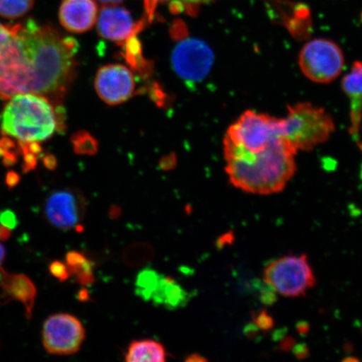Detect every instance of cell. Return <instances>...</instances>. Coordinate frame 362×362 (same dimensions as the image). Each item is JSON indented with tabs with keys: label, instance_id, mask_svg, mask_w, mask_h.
<instances>
[{
	"label": "cell",
	"instance_id": "obj_1",
	"mask_svg": "<svg viewBox=\"0 0 362 362\" xmlns=\"http://www.w3.org/2000/svg\"><path fill=\"white\" fill-rule=\"evenodd\" d=\"M78 45L55 27L34 20L12 25V35L0 49V99L34 93L60 103L76 70Z\"/></svg>",
	"mask_w": 362,
	"mask_h": 362
},
{
	"label": "cell",
	"instance_id": "obj_2",
	"mask_svg": "<svg viewBox=\"0 0 362 362\" xmlns=\"http://www.w3.org/2000/svg\"><path fill=\"white\" fill-rule=\"evenodd\" d=\"M297 153L285 136L257 153H249L224 139L226 171L230 183L251 194L282 192L296 174Z\"/></svg>",
	"mask_w": 362,
	"mask_h": 362
},
{
	"label": "cell",
	"instance_id": "obj_3",
	"mask_svg": "<svg viewBox=\"0 0 362 362\" xmlns=\"http://www.w3.org/2000/svg\"><path fill=\"white\" fill-rule=\"evenodd\" d=\"M60 113L48 98L34 93L15 95L4 106L0 128L19 144H35L52 137L61 128Z\"/></svg>",
	"mask_w": 362,
	"mask_h": 362
},
{
	"label": "cell",
	"instance_id": "obj_4",
	"mask_svg": "<svg viewBox=\"0 0 362 362\" xmlns=\"http://www.w3.org/2000/svg\"><path fill=\"white\" fill-rule=\"evenodd\" d=\"M284 121L285 137L297 151H312L327 142L336 129L332 117L310 103L289 105Z\"/></svg>",
	"mask_w": 362,
	"mask_h": 362
},
{
	"label": "cell",
	"instance_id": "obj_5",
	"mask_svg": "<svg viewBox=\"0 0 362 362\" xmlns=\"http://www.w3.org/2000/svg\"><path fill=\"white\" fill-rule=\"evenodd\" d=\"M285 136L284 119L247 110L230 126L226 137L249 153L264 151L274 140Z\"/></svg>",
	"mask_w": 362,
	"mask_h": 362
},
{
	"label": "cell",
	"instance_id": "obj_6",
	"mask_svg": "<svg viewBox=\"0 0 362 362\" xmlns=\"http://www.w3.org/2000/svg\"><path fill=\"white\" fill-rule=\"evenodd\" d=\"M264 282L280 296L297 298L305 296L315 284V278L307 257L286 255L266 267Z\"/></svg>",
	"mask_w": 362,
	"mask_h": 362
},
{
	"label": "cell",
	"instance_id": "obj_7",
	"mask_svg": "<svg viewBox=\"0 0 362 362\" xmlns=\"http://www.w3.org/2000/svg\"><path fill=\"white\" fill-rule=\"evenodd\" d=\"M298 65L307 78L317 83L328 84L341 75L345 57L341 47L332 40L315 39L302 48Z\"/></svg>",
	"mask_w": 362,
	"mask_h": 362
},
{
	"label": "cell",
	"instance_id": "obj_8",
	"mask_svg": "<svg viewBox=\"0 0 362 362\" xmlns=\"http://www.w3.org/2000/svg\"><path fill=\"white\" fill-rule=\"evenodd\" d=\"M85 339V329L76 317L69 314H57L45 320L42 329V341L49 354L69 356L80 350Z\"/></svg>",
	"mask_w": 362,
	"mask_h": 362
},
{
	"label": "cell",
	"instance_id": "obj_9",
	"mask_svg": "<svg viewBox=\"0 0 362 362\" xmlns=\"http://www.w3.org/2000/svg\"><path fill=\"white\" fill-rule=\"evenodd\" d=\"M214 62L211 49L202 40L193 38L181 39L171 57L175 74L188 83L205 78Z\"/></svg>",
	"mask_w": 362,
	"mask_h": 362
},
{
	"label": "cell",
	"instance_id": "obj_10",
	"mask_svg": "<svg viewBox=\"0 0 362 362\" xmlns=\"http://www.w3.org/2000/svg\"><path fill=\"white\" fill-rule=\"evenodd\" d=\"M86 212L87 202L83 194L74 188L53 192L44 205V214L49 223L64 230L80 228Z\"/></svg>",
	"mask_w": 362,
	"mask_h": 362
},
{
	"label": "cell",
	"instance_id": "obj_11",
	"mask_svg": "<svg viewBox=\"0 0 362 362\" xmlns=\"http://www.w3.org/2000/svg\"><path fill=\"white\" fill-rule=\"evenodd\" d=\"M134 76L128 67L120 64L104 66L97 72L95 89L108 105L128 101L135 90Z\"/></svg>",
	"mask_w": 362,
	"mask_h": 362
},
{
	"label": "cell",
	"instance_id": "obj_12",
	"mask_svg": "<svg viewBox=\"0 0 362 362\" xmlns=\"http://www.w3.org/2000/svg\"><path fill=\"white\" fill-rule=\"evenodd\" d=\"M148 21L144 17L141 21H135L132 13L126 8L103 6L97 20L98 31L103 38L119 44H123L146 26Z\"/></svg>",
	"mask_w": 362,
	"mask_h": 362
},
{
	"label": "cell",
	"instance_id": "obj_13",
	"mask_svg": "<svg viewBox=\"0 0 362 362\" xmlns=\"http://www.w3.org/2000/svg\"><path fill=\"white\" fill-rule=\"evenodd\" d=\"M98 8L96 0H62L59 20L71 33H87L96 24Z\"/></svg>",
	"mask_w": 362,
	"mask_h": 362
},
{
	"label": "cell",
	"instance_id": "obj_14",
	"mask_svg": "<svg viewBox=\"0 0 362 362\" xmlns=\"http://www.w3.org/2000/svg\"><path fill=\"white\" fill-rule=\"evenodd\" d=\"M0 287L3 288L0 296V306L12 300L20 301L25 308L27 318L30 319L37 293L33 280L25 275L8 273L6 279L0 284Z\"/></svg>",
	"mask_w": 362,
	"mask_h": 362
},
{
	"label": "cell",
	"instance_id": "obj_15",
	"mask_svg": "<svg viewBox=\"0 0 362 362\" xmlns=\"http://www.w3.org/2000/svg\"><path fill=\"white\" fill-rule=\"evenodd\" d=\"M342 89L351 101L350 132L358 135L362 121V62H356L349 74L344 76Z\"/></svg>",
	"mask_w": 362,
	"mask_h": 362
},
{
	"label": "cell",
	"instance_id": "obj_16",
	"mask_svg": "<svg viewBox=\"0 0 362 362\" xmlns=\"http://www.w3.org/2000/svg\"><path fill=\"white\" fill-rule=\"evenodd\" d=\"M189 298V293L178 282L161 274L149 301L153 302L156 306H163L167 310H175L187 305Z\"/></svg>",
	"mask_w": 362,
	"mask_h": 362
},
{
	"label": "cell",
	"instance_id": "obj_17",
	"mask_svg": "<svg viewBox=\"0 0 362 362\" xmlns=\"http://www.w3.org/2000/svg\"><path fill=\"white\" fill-rule=\"evenodd\" d=\"M167 352L164 346L153 339H141L130 344L125 361L128 362H164Z\"/></svg>",
	"mask_w": 362,
	"mask_h": 362
},
{
	"label": "cell",
	"instance_id": "obj_18",
	"mask_svg": "<svg viewBox=\"0 0 362 362\" xmlns=\"http://www.w3.org/2000/svg\"><path fill=\"white\" fill-rule=\"evenodd\" d=\"M214 0H143L146 17L148 22H151L156 15V11L160 4H169L170 10L173 13L185 12L188 15L196 16L203 4H209Z\"/></svg>",
	"mask_w": 362,
	"mask_h": 362
},
{
	"label": "cell",
	"instance_id": "obj_19",
	"mask_svg": "<svg viewBox=\"0 0 362 362\" xmlns=\"http://www.w3.org/2000/svg\"><path fill=\"white\" fill-rule=\"evenodd\" d=\"M122 45L124 47L123 56L129 66L143 76L151 74L153 69L151 62L144 57L141 42L137 36L133 35Z\"/></svg>",
	"mask_w": 362,
	"mask_h": 362
},
{
	"label": "cell",
	"instance_id": "obj_20",
	"mask_svg": "<svg viewBox=\"0 0 362 362\" xmlns=\"http://www.w3.org/2000/svg\"><path fill=\"white\" fill-rule=\"evenodd\" d=\"M155 257V249L146 243H136L125 248L123 252L124 264L130 268H139L148 264Z\"/></svg>",
	"mask_w": 362,
	"mask_h": 362
},
{
	"label": "cell",
	"instance_id": "obj_21",
	"mask_svg": "<svg viewBox=\"0 0 362 362\" xmlns=\"http://www.w3.org/2000/svg\"><path fill=\"white\" fill-rule=\"evenodd\" d=\"M160 274L157 271L151 269H146L140 272L135 282L136 294L141 298L143 300L148 302Z\"/></svg>",
	"mask_w": 362,
	"mask_h": 362
},
{
	"label": "cell",
	"instance_id": "obj_22",
	"mask_svg": "<svg viewBox=\"0 0 362 362\" xmlns=\"http://www.w3.org/2000/svg\"><path fill=\"white\" fill-rule=\"evenodd\" d=\"M35 0H0V16L8 20L19 19L33 8Z\"/></svg>",
	"mask_w": 362,
	"mask_h": 362
},
{
	"label": "cell",
	"instance_id": "obj_23",
	"mask_svg": "<svg viewBox=\"0 0 362 362\" xmlns=\"http://www.w3.org/2000/svg\"><path fill=\"white\" fill-rule=\"evenodd\" d=\"M66 265L70 276H76L81 272L94 269L93 262L89 261L83 253L76 251L67 252Z\"/></svg>",
	"mask_w": 362,
	"mask_h": 362
},
{
	"label": "cell",
	"instance_id": "obj_24",
	"mask_svg": "<svg viewBox=\"0 0 362 362\" xmlns=\"http://www.w3.org/2000/svg\"><path fill=\"white\" fill-rule=\"evenodd\" d=\"M76 153L81 155H94L98 151L96 140L86 132H79L74 135L71 139Z\"/></svg>",
	"mask_w": 362,
	"mask_h": 362
},
{
	"label": "cell",
	"instance_id": "obj_25",
	"mask_svg": "<svg viewBox=\"0 0 362 362\" xmlns=\"http://www.w3.org/2000/svg\"><path fill=\"white\" fill-rule=\"evenodd\" d=\"M49 273L61 282H65L70 277L69 272L65 264L60 261L52 262L49 266Z\"/></svg>",
	"mask_w": 362,
	"mask_h": 362
},
{
	"label": "cell",
	"instance_id": "obj_26",
	"mask_svg": "<svg viewBox=\"0 0 362 362\" xmlns=\"http://www.w3.org/2000/svg\"><path fill=\"white\" fill-rule=\"evenodd\" d=\"M0 225L13 230L19 225V221H18L15 212L11 210H4L0 212Z\"/></svg>",
	"mask_w": 362,
	"mask_h": 362
},
{
	"label": "cell",
	"instance_id": "obj_27",
	"mask_svg": "<svg viewBox=\"0 0 362 362\" xmlns=\"http://www.w3.org/2000/svg\"><path fill=\"white\" fill-rule=\"evenodd\" d=\"M170 34L175 40H181L187 37V26L183 25L182 22L178 21L174 23L171 26Z\"/></svg>",
	"mask_w": 362,
	"mask_h": 362
},
{
	"label": "cell",
	"instance_id": "obj_28",
	"mask_svg": "<svg viewBox=\"0 0 362 362\" xmlns=\"http://www.w3.org/2000/svg\"><path fill=\"white\" fill-rule=\"evenodd\" d=\"M75 277L76 282L81 285H83V286H88V285L94 283L93 269H87L81 272V273L75 276Z\"/></svg>",
	"mask_w": 362,
	"mask_h": 362
},
{
	"label": "cell",
	"instance_id": "obj_29",
	"mask_svg": "<svg viewBox=\"0 0 362 362\" xmlns=\"http://www.w3.org/2000/svg\"><path fill=\"white\" fill-rule=\"evenodd\" d=\"M12 35V25H3L0 23V49L8 42Z\"/></svg>",
	"mask_w": 362,
	"mask_h": 362
},
{
	"label": "cell",
	"instance_id": "obj_30",
	"mask_svg": "<svg viewBox=\"0 0 362 362\" xmlns=\"http://www.w3.org/2000/svg\"><path fill=\"white\" fill-rule=\"evenodd\" d=\"M19 175L13 173V172H11V173L8 174L6 183L8 187L13 188L15 187L18 183H19Z\"/></svg>",
	"mask_w": 362,
	"mask_h": 362
},
{
	"label": "cell",
	"instance_id": "obj_31",
	"mask_svg": "<svg viewBox=\"0 0 362 362\" xmlns=\"http://www.w3.org/2000/svg\"><path fill=\"white\" fill-rule=\"evenodd\" d=\"M11 230L0 225V241L6 242L11 237Z\"/></svg>",
	"mask_w": 362,
	"mask_h": 362
},
{
	"label": "cell",
	"instance_id": "obj_32",
	"mask_svg": "<svg viewBox=\"0 0 362 362\" xmlns=\"http://www.w3.org/2000/svg\"><path fill=\"white\" fill-rule=\"evenodd\" d=\"M189 362H198V361H206V358H203V357L198 354H192L191 356H189L185 360Z\"/></svg>",
	"mask_w": 362,
	"mask_h": 362
},
{
	"label": "cell",
	"instance_id": "obj_33",
	"mask_svg": "<svg viewBox=\"0 0 362 362\" xmlns=\"http://www.w3.org/2000/svg\"><path fill=\"white\" fill-rule=\"evenodd\" d=\"M98 1L102 3L103 6H112V4H119L124 0H98Z\"/></svg>",
	"mask_w": 362,
	"mask_h": 362
},
{
	"label": "cell",
	"instance_id": "obj_34",
	"mask_svg": "<svg viewBox=\"0 0 362 362\" xmlns=\"http://www.w3.org/2000/svg\"><path fill=\"white\" fill-rule=\"evenodd\" d=\"M88 292L86 289H83L78 293L79 300L81 301H86L88 300Z\"/></svg>",
	"mask_w": 362,
	"mask_h": 362
},
{
	"label": "cell",
	"instance_id": "obj_35",
	"mask_svg": "<svg viewBox=\"0 0 362 362\" xmlns=\"http://www.w3.org/2000/svg\"><path fill=\"white\" fill-rule=\"evenodd\" d=\"M6 249H4V247L1 243H0V264H2L3 261L4 260V257H6Z\"/></svg>",
	"mask_w": 362,
	"mask_h": 362
}]
</instances>
